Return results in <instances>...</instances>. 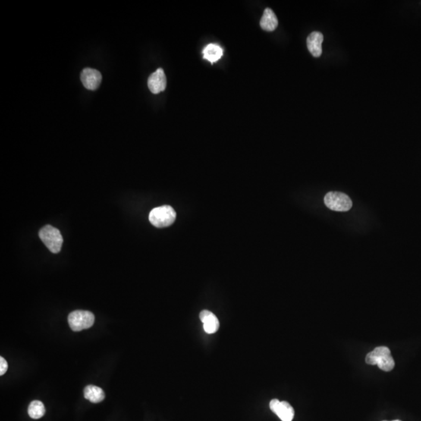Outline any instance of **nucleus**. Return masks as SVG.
Listing matches in <instances>:
<instances>
[{"label": "nucleus", "mask_w": 421, "mask_h": 421, "mask_svg": "<svg viewBox=\"0 0 421 421\" xmlns=\"http://www.w3.org/2000/svg\"><path fill=\"white\" fill-rule=\"evenodd\" d=\"M365 361L368 364L378 365L384 371H390L394 368L395 361L391 351L386 346H379L366 356Z\"/></svg>", "instance_id": "nucleus-1"}, {"label": "nucleus", "mask_w": 421, "mask_h": 421, "mask_svg": "<svg viewBox=\"0 0 421 421\" xmlns=\"http://www.w3.org/2000/svg\"><path fill=\"white\" fill-rule=\"evenodd\" d=\"M177 213L170 205L154 208L149 214V221L157 228L170 227L175 221Z\"/></svg>", "instance_id": "nucleus-2"}, {"label": "nucleus", "mask_w": 421, "mask_h": 421, "mask_svg": "<svg viewBox=\"0 0 421 421\" xmlns=\"http://www.w3.org/2000/svg\"><path fill=\"white\" fill-rule=\"evenodd\" d=\"M39 237L52 253L57 254L61 250L64 239L58 229L52 226H45L39 231Z\"/></svg>", "instance_id": "nucleus-3"}, {"label": "nucleus", "mask_w": 421, "mask_h": 421, "mask_svg": "<svg viewBox=\"0 0 421 421\" xmlns=\"http://www.w3.org/2000/svg\"><path fill=\"white\" fill-rule=\"evenodd\" d=\"M69 325L74 331H80L92 327L95 323V315L88 311H74L68 316Z\"/></svg>", "instance_id": "nucleus-4"}, {"label": "nucleus", "mask_w": 421, "mask_h": 421, "mask_svg": "<svg viewBox=\"0 0 421 421\" xmlns=\"http://www.w3.org/2000/svg\"><path fill=\"white\" fill-rule=\"evenodd\" d=\"M325 204L329 209L335 212H347L353 206V202L348 195L337 191L327 193Z\"/></svg>", "instance_id": "nucleus-5"}, {"label": "nucleus", "mask_w": 421, "mask_h": 421, "mask_svg": "<svg viewBox=\"0 0 421 421\" xmlns=\"http://www.w3.org/2000/svg\"><path fill=\"white\" fill-rule=\"evenodd\" d=\"M102 74L98 70L85 68L80 74V80L85 89L95 91L98 89L102 82Z\"/></svg>", "instance_id": "nucleus-6"}, {"label": "nucleus", "mask_w": 421, "mask_h": 421, "mask_svg": "<svg viewBox=\"0 0 421 421\" xmlns=\"http://www.w3.org/2000/svg\"><path fill=\"white\" fill-rule=\"evenodd\" d=\"M166 77L162 68L158 69L148 77V89L152 93L158 94L163 92L166 89Z\"/></svg>", "instance_id": "nucleus-7"}, {"label": "nucleus", "mask_w": 421, "mask_h": 421, "mask_svg": "<svg viewBox=\"0 0 421 421\" xmlns=\"http://www.w3.org/2000/svg\"><path fill=\"white\" fill-rule=\"evenodd\" d=\"M324 41V36L321 32H314L310 34L306 39V45L309 52L314 57H321L322 53V42Z\"/></svg>", "instance_id": "nucleus-8"}, {"label": "nucleus", "mask_w": 421, "mask_h": 421, "mask_svg": "<svg viewBox=\"0 0 421 421\" xmlns=\"http://www.w3.org/2000/svg\"><path fill=\"white\" fill-rule=\"evenodd\" d=\"M200 319L203 323L204 330L208 334L216 332L219 328V321L212 312L204 310L200 313Z\"/></svg>", "instance_id": "nucleus-9"}, {"label": "nucleus", "mask_w": 421, "mask_h": 421, "mask_svg": "<svg viewBox=\"0 0 421 421\" xmlns=\"http://www.w3.org/2000/svg\"><path fill=\"white\" fill-rule=\"evenodd\" d=\"M278 19L273 10L270 8L265 9L260 21V25L262 29L266 32H273L278 27Z\"/></svg>", "instance_id": "nucleus-10"}, {"label": "nucleus", "mask_w": 421, "mask_h": 421, "mask_svg": "<svg viewBox=\"0 0 421 421\" xmlns=\"http://www.w3.org/2000/svg\"><path fill=\"white\" fill-rule=\"evenodd\" d=\"M83 396L86 400L92 403H101L105 399L103 390L95 385H88L83 390Z\"/></svg>", "instance_id": "nucleus-11"}, {"label": "nucleus", "mask_w": 421, "mask_h": 421, "mask_svg": "<svg viewBox=\"0 0 421 421\" xmlns=\"http://www.w3.org/2000/svg\"><path fill=\"white\" fill-rule=\"evenodd\" d=\"M222 55H223V49L216 44H209L204 48V59L212 64L218 61Z\"/></svg>", "instance_id": "nucleus-12"}, {"label": "nucleus", "mask_w": 421, "mask_h": 421, "mask_svg": "<svg viewBox=\"0 0 421 421\" xmlns=\"http://www.w3.org/2000/svg\"><path fill=\"white\" fill-rule=\"evenodd\" d=\"M275 413L282 421H292L294 417V409L288 402H280Z\"/></svg>", "instance_id": "nucleus-13"}, {"label": "nucleus", "mask_w": 421, "mask_h": 421, "mask_svg": "<svg viewBox=\"0 0 421 421\" xmlns=\"http://www.w3.org/2000/svg\"><path fill=\"white\" fill-rule=\"evenodd\" d=\"M45 408L42 402L35 400L29 406V415L32 419H40L45 415Z\"/></svg>", "instance_id": "nucleus-14"}, {"label": "nucleus", "mask_w": 421, "mask_h": 421, "mask_svg": "<svg viewBox=\"0 0 421 421\" xmlns=\"http://www.w3.org/2000/svg\"><path fill=\"white\" fill-rule=\"evenodd\" d=\"M7 370H8V363H7V360L3 356H1L0 357V375L2 376V375H5Z\"/></svg>", "instance_id": "nucleus-15"}, {"label": "nucleus", "mask_w": 421, "mask_h": 421, "mask_svg": "<svg viewBox=\"0 0 421 421\" xmlns=\"http://www.w3.org/2000/svg\"><path fill=\"white\" fill-rule=\"evenodd\" d=\"M279 403V400H276V399H275V400H272L271 402H270V409H271V411L273 412L274 413H275V411H276L277 408H278Z\"/></svg>", "instance_id": "nucleus-16"}, {"label": "nucleus", "mask_w": 421, "mask_h": 421, "mask_svg": "<svg viewBox=\"0 0 421 421\" xmlns=\"http://www.w3.org/2000/svg\"><path fill=\"white\" fill-rule=\"evenodd\" d=\"M392 421H401V420H399V419H396V420H392Z\"/></svg>", "instance_id": "nucleus-17"}, {"label": "nucleus", "mask_w": 421, "mask_h": 421, "mask_svg": "<svg viewBox=\"0 0 421 421\" xmlns=\"http://www.w3.org/2000/svg\"><path fill=\"white\" fill-rule=\"evenodd\" d=\"M384 421H386V420H384Z\"/></svg>", "instance_id": "nucleus-18"}]
</instances>
